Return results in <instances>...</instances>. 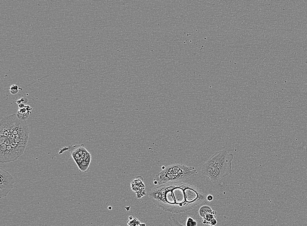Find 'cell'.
<instances>
[{
    "instance_id": "1",
    "label": "cell",
    "mask_w": 307,
    "mask_h": 226,
    "mask_svg": "<svg viewBox=\"0 0 307 226\" xmlns=\"http://www.w3.org/2000/svg\"><path fill=\"white\" fill-rule=\"evenodd\" d=\"M207 196L199 188L185 181L157 185L148 193L156 206L173 214L186 213L207 203Z\"/></svg>"
},
{
    "instance_id": "4",
    "label": "cell",
    "mask_w": 307,
    "mask_h": 226,
    "mask_svg": "<svg viewBox=\"0 0 307 226\" xmlns=\"http://www.w3.org/2000/svg\"><path fill=\"white\" fill-rule=\"evenodd\" d=\"M14 184L12 176L4 169L0 168V198L9 194L14 188Z\"/></svg>"
},
{
    "instance_id": "11",
    "label": "cell",
    "mask_w": 307,
    "mask_h": 226,
    "mask_svg": "<svg viewBox=\"0 0 307 226\" xmlns=\"http://www.w3.org/2000/svg\"><path fill=\"white\" fill-rule=\"evenodd\" d=\"M27 98H25V97H22V98H21V99H18V100H17L16 101V103H17V104H18V105H19L20 104H21V103H24V104H25V103H27L26 102H25V100H27Z\"/></svg>"
},
{
    "instance_id": "3",
    "label": "cell",
    "mask_w": 307,
    "mask_h": 226,
    "mask_svg": "<svg viewBox=\"0 0 307 226\" xmlns=\"http://www.w3.org/2000/svg\"><path fill=\"white\" fill-rule=\"evenodd\" d=\"M198 171L195 167L182 164L170 165L157 174L154 179L157 185L183 182L196 177Z\"/></svg>"
},
{
    "instance_id": "6",
    "label": "cell",
    "mask_w": 307,
    "mask_h": 226,
    "mask_svg": "<svg viewBox=\"0 0 307 226\" xmlns=\"http://www.w3.org/2000/svg\"><path fill=\"white\" fill-rule=\"evenodd\" d=\"M215 212L212 210V209L208 206H204L202 207L199 211L200 216L203 218V224H207L209 223L213 219H215ZM216 213H215L216 214Z\"/></svg>"
},
{
    "instance_id": "9",
    "label": "cell",
    "mask_w": 307,
    "mask_h": 226,
    "mask_svg": "<svg viewBox=\"0 0 307 226\" xmlns=\"http://www.w3.org/2000/svg\"><path fill=\"white\" fill-rule=\"evenodd\" d=\"M184 225L185 226H197V222L192 217H188Z\"/></svg>"
},
{
    "instance_id": "14",
    "label": "cell",
    "mask_w": 307,
    "mask_h": 226,
    "mask_svg": "<svg viewBox=\"0 0 307 226\" xmlns=\"http://www.w3.org/2000/svg\"><path fill=\"white\" fill-rule=\"evenodd\" d=\"M18 105V107H19V109L24 108V107H25V104L23 103H21V104H20Z\"/></svg>"
},
{
    "instance_id": "12",
    "label": "cell",
    "mask_w": 307,
    "mask_h": 226,
    "mask_svg": "<svg viewBox=\"0 0 307 226\" xmlns=\"http://www.w3.org/2000/svg\"><path fill=\"white\" fill-rule=\"evenodd\" d=\"M213 197L211 195H208L207 196V200L208 202L212 201V200H213Z\"/></svg>"
},
{
    "instance_id": "5",
    "label": "cell",
    "mask_w": 307,
    "mask_h": 226,
    "mask_svg": "<svg viewBox=\"0 0 307 226\" xmlns=\"http://www.w3.org/2000/svg\"><path fill=\"white\" fill-rule=\"evenodd\" d=\"M131 187L133 191L136 193V197L138 199H141L146 195L144 179L141 176H139L132 181Z\"/></svg>"
},
{
    "instance_id": "8",
    "label": "cell",
    "mask_w": 307,
    "mask_h": 226,
    "mask_svg": "<svg viewBox=\"0 0 307 226\" xmlns=\"http://www.w3.org/2000/svg\"><path fill=\"white\" fill-rule=\"evenodd\" d=\"M168 224L170 226H185L178 220L176 214H173L170 216Z\"/></svg>"
},
{
    "instance_id": "13",
    "label": "cell",
    "mask_w": 307,
    "mask_h": 226,
    "mask_svg": "<svg viewBox=\"0 0 307 226\" xmlns=\"http://www.w3.org/2000/svg\"><path fill=\"white\" fill-rule=\"evenodd\" d=\"M217 223V221H216V220L215 219H213V220H212V221H211L209 224H211V225H212V226H215V225Z\"/></svg>"
},
{
    "instance_id": "2",
    "label": "cell",
    "mask_w": 307,
    "mask_h": 226,
    "mask_svg": "<svg viewBox=\"0 0 307 226\" xmlns=\"http://www.w3.org/2000/svg\"><path fill=\"white\" fill-rule=\"evenodd\" d=\"M233 155L226 150L218 151L203 164L201 168L202 175L216 183L231 173Z\"/></svg>"
},
{
    "instance_id": "7",
    "label": "cell",
    "mask_w": 307,
    "mask_h": 226,
    "mask_svg": "<svg viewBox=\"0 0 307 226\" xmlns=\"http://www.w3.org/2000/svg\"><path fill=\"white\" fill-rule=\"evenodd\" d=\"M32 110V108L30 106L25 105L24 108L19 109L17 112V116L19 119L26 120L29 117Z\"/></svg>"
},
{
    "instance_id": "10",
    "label": "cell",
    "mask_w": 307,
    "mask_h": 226,
    "mask_svg": "<svg viewBox=\"0 0 307 226\" xmlns=\"http://www.w3.org/2000/svg\"><path fill=\"white\" fill-rule=\"evenodd\" d=\"M10 91L12 95H16L18 92V87L16 84H13L10 87Z\"/></svg>"
}]
</instances>
